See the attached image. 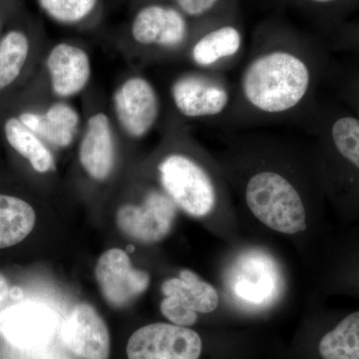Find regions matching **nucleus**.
Here are the masks:
<instances>
[{"label": "nucleus", "mask_w": 359, "mask_h": 359, "mask_svg": "<svg viewBox=\"0 0 359 359\" xmlns=\"http://www.w3.org/2000/svg\"><path fill=\"white\" fill-rule=\"evenodd\" d=\"M318 74V53L306 32L275 18L262 21L223 128L297 123L313 105Z\"/></svg>", "instance_id": "f257e3e1"}, {"label": "nucleus", "mask_w": 359, "mask_h": 359, "mask_svg": "<svg viewBox=\"0 0 359 359\" xmlns=\"http://www.w3.org/2000/svg\"><path fill=\"white\" fill-rule=\"evenodd\" d=\"M158 173L163 191L187 214L204 218L216 210L221 195L218 181L187 149L168 152L158 165Z\"/></svg>", "instance_id": "f03ea898"}, {"label": "nucleus", "mask_w": 359, "mask_h": 359, "mask_svg": "<svg viewBox=\"0 0 359 359\" xmlns=\"http://www.w3.org/2000/svg\"><path fill=\"white\" fill-rule=\"evenodd\" d=\"M244 51V27L238 7L200 23L186 52L201 70L224 73L238 65Z\"/></svg>", "instance_id": "7ed1b4c3"}, {"label": "nucleus", "mask_w": 359, "mask_h": 359, "mask_svg": "<svg viewBox=\"0 0 359 359\" xmlns=\"http://www.w3.org/2000/svg\"><path fill=\"white\" fill-rule=\"evenodd\" d=\"M175 109L186 119L208 120L223 127L235 97L233 85L224 73H185L170 88Z\"/></svg>", "instance_id": "20e7f679"}, {"label": "nucleus", "mask_w": 359, "mask_h": 359, "mask_svg": "<svg viewBox=\"0 0 359 359\" xmlns=\"http://www.w3.org/2000/svg\"><path fill=\"white\" fill-rule=\"evenodd\" d=\"M199 25L171 4L158 0L137 13L131 33L135 41L143 46L162 53H179L187 51Z\"/></svg>", "instance_id": "39448f33"}, {"label": "nucleus", "mask_w": 359, "mask_h": 359, "mask_svg": "<svg viewBox=\"0 0 359 359\" xmlns=\"http://www.w3.org/2000/svg\"><path fill=\"white\" fill-rule=\"evenodd\" d=\"M203 351L204 344L197 332L174 323L139 328L127 344L129 359H201Z\"/></svg>", "instance_id": "423d86ee"}, {"label": "nucleus", "mask_w": 359, "mask_h": 359, "mask_svg": "<svg viewBox=\"0 0 359 359\" xmlns=\"http://www.w3.org/2000/svg\"><path fill=\"white\" fill-rule=\"evenodd\" d=\"M162 292L165 299L161 302V313L181 327H193L198 313H211L219 306L217 290L189 269H183L179 278L163 283Z\"/></svg>", "instance_id": "0eeeda50"}, {"label": "nucleus", "mask_w": 359, "mask_h": 359, "mask_svg": "<svg viewBox=\"0 0 359 359\" xmlns=\"http://www.w3.org/2000/svg\"><path fill=\"white\" fill-rule=\"evenodd\" d=\"M176 212L177 205L164 191L152 190L141 204L122 205L116 219L123 233L139 242L152 244L167 237Z\"/></svg>", "instance_id": "6e6552de"}, {"label": "nucleus", "mask_w": 359, "mask_h": 359, "mask_svg": "<svg viewBox=\"0 0 359 359\" xmlns=\"http://www.w3.org/2000/svg\"><path fill=\"white\" fill-rule=\"evenodd\" d=\"M113 106L118 122L133 138H143L159 119V96L146 78L126 80L116 90Z\"/></svg>", "instance_id": "1a4fd4ad"}, {"label": "nucleus", "mask_w": 359, "mask_h": 359, "mask_svg": "<svg viewBox=\"0 0 359 359\" xmlns=\"http://www.w3.org/2000/svg\"><path fill=\"white\" fill-rule=\"evenodd\" d=\"M97 282L106 301L115 308H123L140 297L150 283L146 271L132 266L124 250L111 249L97 262Z\"/></svg>", "instance_id": "9d476101"}, {"label": "nucleus", "mask_w": 359, "mask_h": 359, "mask_svg": "<svg viewBox=\"0 0 359 359\" xmlns=\"http://www.w3.org/2000/svg\"><path fill=\"white\" fill-rule=\"evenodd\" d=\"M56 327L55 313L42 304L25 302L0 313V334L20 348H35L47 344Z\"/></svg>", "instance_id": "9b49d317"}, {"label": "nucleus", "mask_w": 359, "mask_h": 359, "mask_svg": "<svg viewBox=\"0 0 359 359\" xmlns=\"http://www.w3.org/2000/svg\"><path fill=\"white\" fill-rule=\"evenodd\" d=\"M278 266L263 252H247L238 259L231 280V290L241 301L252 306H269L280 294Z\"/></svg>", "instance_id": "f8f14e48"}, {"label": "nucleus", "mask_w": 359, "mask_h": 359, "mask_svg": "<svg viewBox=\"0 0 359 359\" xmlns=\"http://www.w3.org/2000/svg\"><path fill=\"white\" fill-rule=\"evenodd\" d=\"M61 337L68 349L79 358H109V330L98 311L88 304L75 306L63 323Z\"/></svg>", "instance_id": "ddd939ff"}, {"label": "nucleus", "mask_w": 359, "mask_h": 359, "mask_svg": "<svg viewBox=\"0 0 359 359\" xmlns=\"http://www.w3.org/2000/svg\"><path fill=\"white\" fill-rule=\"evenodd\" d=\"M54 94L69 98L79 94L88 84L91 62L88 54L80 47L65 43L56 44L46 60Z\"/></svg>", "instance_id": "4468645a"}, {"label": "nucleus", "mask_w": 359, "mask_h": 359, "mask_svg": "<svg viewBox=\"0 0 359 359\" xmlns=\"http://www.w3.org/2000/svg\"><path fill=\"white\" fill-rule=\"evenodd\" d=\"M304 130H311L320 136L325 150L344 165L346 169L359 178V119L339 116L327 124H318L308 117L297 123Z\"/></svg>", "instance_id": "2eb2a0df"}, {"label": "nucleus", "mask_w": 359, "mask_h": 359, "mask_svg": "<svg viewBox=\"0 0 359 359\" xmlns=\"http://www.w3.org/2000/svg\"><path fill=\"white\" fill-rule=\"evenodd\" d=\"M79 160L91 178L103 181L112 173L115 144L109 118L96 113L89 118L79 147Z\"/></svg>", "instance_id": "dca6fc26"}, {"label": "nucleus", "mask_w": 359, "mask_h": 359, "mask_svg": "<svg viewBox=\"0 0 359 359\" xmlns=\"http://www.w3.org/2000/svg\"><path fill=\"white\" fill-rule=\"evenodd\" d=\"M20 121L43 142L58 148H66L76 136L80 116L69 104H53L43 114L22 113Z\"/></svg>", "instance_id": "f3484780"}, {"label": "nucleus", "mask_w": 359, "mask_h": 359, "mask_svg": "<svg viewBox=\"0 0 359 359\" xmlns=\"http://www.w3.org/2000/svg\"><path fill=\"white\" fill-rule=\"evenodd\" d=\"M316 359H359V311L327 325L314 346Z\"/></svg>", "instance_id": "a211bd4d"}, {"label": "nucleus", "mask_w": 359, "mask_h": 359, "mask_svg": "<svg viewBox=\"0 0 359 359\" xmlns=\"http://www.w3.org/2000/svg\"><path fill=\"white\" fill-rule=\"evenodd\" d=\"M34 210L25 201L0 195V249L25 240L34 228Z\"/></svg>", "instance_id": "6ab92c4d"}, {"label": "nucleus", "mask_w": 359, "mask_h": 359, "mask_svg": "<svg viewBox=\"0 0 359 359\" xmlns=\"http://www.w3.org/2000/svg\"><path fill=\"white\" fill-rule=\"evenodd\" d=\"M7 141L14 150L29 161L33 169L47 173L54 169V158L44 142L18 118H11L4 126Z\"/></svg>", "instance_id": "aec40b11"}, {"label": "nucleus", "mask_w": 359, "mask_h": 359, "mask_svg": "<svg viewBox=\"0 0 359 359\" xmlns=\"http://www.w3.org/2000/svg\"><path fill=\"white\" fill-rule=\"evenodd\" d=\"M29 42L20 32H11L0 41V90L6 88L20 76L27 60Z\"/></svg>", "instance_id": "412c9836"}, {"label": "nucleus", "mask_w": 359, "mask_h": 359, "mask_svg": "<svg viewBox=\"0 0 359 359\" xmlns=\"http://www.w3.org/2000/svg\"><path fill=\"white\" fill-rule=\"evenodd\" d=\"M177 7L195 23L212 20L240 7V0H161Z\"/></svg>", "instance_id": "4be33fe9"}, {"label": "nucleus", "mask_w": 359, "mask_h": 359, "mask_svg": "<svg viewBox=\"0 0 359 359\" xmlns=\"http://www.w3.org/2000/svg\"><path fill=\"white\" fill-rule=\"evenodd\" d=\"M52 20L63 25H75L93 13L98 0H39Z\"/></svg>", "instance_id": "5701e85b"}, {"label": "nucleus", "mask_w": 359, "mask_h": 359, "mask_svg": "<svg viewBox=\"0 0 359 359\" xmlns=\"http://www.w3.org/2000/svg\"><path fill=\"white\" fill-rule=\"evenodd\" d=\"M346 264V269H342L340 271V275L346 273V278H341L340 283L346 282L347 287L349 290H355L359 295V243L355 245V250L351 252Z\"/></svg>", "instance_id": "b1692460"}, {"label": "nucleus", "mask_w": 359, "mask_h": 359, "mask_svg": "<svg viewBox=\"0 0 359 359\" xmlns=\"http://www.w3.org/2000/svg\"><path fill=\"white\" fill-rule=\"evenodd\" d=\"M280 1L306 13V11H311L314 9L321 8V7L330 6L339 0H280Z\"/></svg>", "instance_id": "393cba45"}, {"label": "nucleus", "mask_w": 359, "mask_h": 359, "mask_svg": "<svg viewBox=\"0 0 359 359\" xmlns=\"http://www.w3.org/2000/svg\"><path fill=\"white\" fill-rule=\"evenodd\" d=\"M9 294V285L6 278L0 273V306L6 301Z\"/></svg>", "instance_id": "a878e982"}]
</instances>
